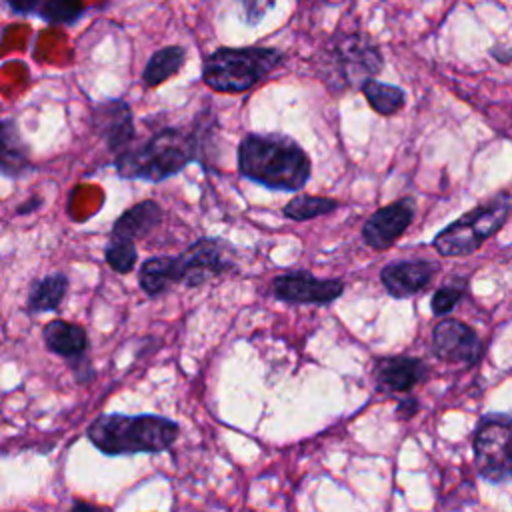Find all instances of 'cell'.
Wrapping results in <instances>:
<instances>
[{"mask_svg":"<svg viewBox=\"0 0 512 512\" xmlns=\"http://www.w3.org/2000/svg\"><path fill=\"white\" fill-rule=\"evenodd\" d=\"M466 294V280L464 278H458V280H452L448 284H444L442 288H438L430 300V308H432V314L434 316H446L450 314L456 304L464 298Z\"/></svg>","mask_w":512,"mask_h":512,"instance_id":"24","label":"cell"},{"mask_svg":"<svg viewBox=\"0 0 512 512\" xmlns=\"http://www.w3.org/2000/svg\"><path fill=\"white\" fill-rule=\"evenodd\" d=\"M418 410H420V404H418V400H416L414 396H406V398H400V400H398V406H396L398 416H402V418H412Z\"/></svg>","mask_w":512,"mask_h":512,"instance_id":"26","label":"cell"},{"mask_svg":"<svg viewBox=\"0 0 512 512\" xmlns=\"http://www.w3.org/2000/svg\"><path fill=\"white\" fill-rule=\"evenodd\" d=\"M360 88H362L368 104L378 114H384V116L396 114L406 104V94L398 86H392V84L368 78Z\"/></svg>","mask_w":512,"mask_h":512,"instance_id":"20","label":"cell"},{"mask_svg":"<svg viewBox=\"0 0 512 512\" xmlns=\"http://www.w3.org/2000/svg\"><path fill=\"white\" fill-rule=\"evenodd\" d=\"M280 62L282 52L276 48H218L206 56L202 80L216 92H246L264 80Z\"/></svg>","mask_w":512,"mask_h":512,"instance_id":"5","label":"cell"},{"mask_svg":"<svg viewBox=\"0 0 512 512\" xmlns=\"http://www.w3.org/2000/svg\"><path fill=\"white\" fill-rule=\"evenodd\" d=\"M438 272L436 262L402 260L382 268L380 282L392 298H408L430 286Z\"/></svg>","mask_w":512,"mask_h":512,"instance_id":"12","label":"cell"},{"mask_svg":"<svg viewBox=\"0 0 512 512\" xmlns=\"http://www.w3.org/2000/svg\"><path fill=\"white\" fill-rule=\"evenodd\" d=\"M482 344L472 326L462 320L446 318L432 328V352L436 358L452 364H474Z\"/></svg>","mask_w":512,"mask_h":512,"instance_id":"10","label":"cell"},{"mask_svg":"<svg viewBox=\"0 0 512 512\" xmlns=\"http://www.w3.org/2000/svg\"><path fill=\"white\" fill-rule=\"evenodd\" d=\"M68 290V276L62 272L48 274L30 286L26 308L30 314L54 312L60 308Z\"/></svg>","mask_w":512,"mask_h":512,"instance_id":"18","label":"cell"},{"mask_svg":"<svg viewBox=\"0 0 512 512\" xmlns=\"http://www.w3.org/2000/svg\"><path fill=\"white\" fill-rule=\"evenodd\" d=\"M42 338L52 354L66 360H80L88 348L86 330L80 324L66 320H52L42 328Z\"/></svg>","mask_w":512,"mask_h":512,"instance_id":"15","label":"cell"},{"mask_svg":"<svg viewBox=\"0 0 512 512\" xmlns=\"http://www.w3.org/2000/svg\"><path fill=\"white\" fill-rule=\"evenodd\" d=\"M4 2L16 14H30V12L38 10V6L42 4V0H4Z\"/></svg>","mask_w":512,"mask_h":512,"instance_id":"27","label":"cell"},{"mask_svg":"<svg viewBox=\"0 0 512 512\" xmlns=\"http://www.w3.org/2000/svg\"><path fill=\"white\" fill-rule=\"evenodd\" d=\"M186 60V50L182 46H164L156 50L142 72V80L146 86H158L174 76Z\"/></svg>","mask_w":512,"mask_h":512,"instance_id":"19","label":"cell"},{"mask_svg":"<svg viewBox=\"0 0 512 512\" xmlns=\"http://www.w3.org/2000/svg\"><path fill=\"white\" fill-rule=\"evenodd\" d=\"M338 208V200L328 196H308V194H296L292 200L284 206V216L294 222H306L312 218H318L322 214H328Z\"/></svg>","mask_w":512,"mask_h":512,"instance_id":"21","label":"cell"},{"mask_svg":"<svg viewBox=\"0 0 512 512\" xmlns=\"http://www.w3.org/2000/svg\"><path fill=\"white\" fill-rule=\"evenodd\" d=\"M198 146L194 132L162 128L142 146L120 152L114 166L122 178L160 182L182 172L198 156Z\"/></svg>","mask_w":512,"mask_h":512,"instance_id":"4","label":"cell"},{"mask_svg":"<svg viewBox=\"0 0 512 512\" xmlns=\"http://www.w3.org/2000/svg\"><path fill=\"white\" fill-rule=\"evenodd\" d=\"M382 70V54L368 38L344 36L326 46L320 58V74L332 90L362 86Z\"/></svg>","mask_w":512,"mask_h":512,"instance_id":"7","label":"cell"},{"mask_svg":"<svg viewBox=\"0 0 512 512\" xmlns=\"http://www.w3.org/2000/svg\"><path fill=\"white\" fill-rule=\"evenodd\" d=\"M40 204H42V198H30V200H26L24 204H20V206L16 208V214H28V212L36 210Z\"/></svg>","mask_w":512,"mask_h":512,"instance_id":"28","label":"cell"},{"mask_svg":"<svg viewBox=\"0 0 512 512\" xmlns=\"http://www.w3.org/2000/svg\"><path fill=\"white\" fill-rule=\"evenodd\" d=\"M32 168L30 148L24 142L14 118L0 120V172L6 176H22Z\"/></svg>","mask_w":512,"mask_h":512,"instance_id":"16","label":"cell"},{"mask_svg":"<svg viewBox=\"0 0 512 512\" xmlns=\"http://www.w3.org/2000/svg\"><path fill=\"white\" fill-rule=\"evenodd\" d=\"M474 464L488 482L512 478V412L484 414L472 436Z\"/></svg>","mask_w":512,"mask_h":512,"instance_id":"8","label":"cell"},{"mask_svg":"<svg viewBox=\"0 0 512 512\" xmlns=\"http://www.w3.org/2000/svg\"><path fill=\"white\" fill-rule=\"evenodd\" d=\"M104 258H106V264H108L114 272H118V274L130 272V270L134 268V264H136V258H138L134 240L112 238V236H110V242H108V246H106Z\"/></svg>","mask_w":512,"mask_h":512,"instance_id":"22","label":"cell"},{"mask_svg":"<svg viewBox=\"0 0 512 512\" xmlns=\"http://www.w3.org/2000/svg\"><path fill=\"white\" fill-rule=\"evenodd\" d=\"M508 214L510 198L506 194H498L440 230L434 236L432 246L442 256H468L504 226Z\"/></svg>","mask_w":512,"mask_h":512,"instance_id":"6","label":"cell"},{"mask_svg":"<svg viewBox=\"0 0 512 512\" xmlns=\"http://www.w3.org/2000/svg\"><path fill=\"white\" fill-rule=\"evenodd\" d=\"M344 292L338 278H316L304 270L280 274L272 280V294L288 304H330Z\"/></svg>","mask_w":512,"mask_h":512,"instance_id":"9","label":"cell"},{"mask_svg":"<svg viewBox=\"0 0 512 512\" xmlns=\"http://www.w3.org/2000/svg\"><path fill=\"white\" fill-rule=\"evenodd\" d=\"M180 426L158 414H102L86 430L88 440L108 456L164 452L178 438Z\"/></svg>","mask_w":512,"mask_h":512,"instance_id":"3","label":"cell"},{"mask_svg":"<svg viewBox=\"0 0 512 512\" xmlns=\"http://www.w3.org/2000/svg\"><path fill=\"white\" fill-rule=\"evenodd\" d=\"M162 220V208L154 200H144L128 208L112 226V238L136 240L146 236Z\"/></svg>","mask_w":512,"mask_h":512,"instance_id":"17","label":"cell"},{"mask_svg":"<svg viewBox=\"0 0 512 512\" xmlns=\"http://www.w3.org/2000/svg\"><path fill=\"white\" fill-rule=\"evenodd\" d=\"M92 128L110 150L128 146L134 138L132 110L124 100H104L92 110Z\"/></svg>","mask_w":512,"mask_h":512,"instance_id":"14","label":"cell"},{"mask_svg":"<svg viewBox=\"0 0 512 512\" xmlns=\"http://www.w3.org/2000/svg\"><path fill=\"white\" fill-rule=\"evenodd\" d=\"M416 204L412 198H400L376 210L362 226L364 242L374 250L390 248L412 224Z\"/></svg>","mask_w":512,"mask_h":512,"instance_id":"11","label":"cell"},{"mask_svg":"<svg viewBox=\"0 0 512 512\" xmlns=\"http://www.w3.org/2000/svg\"><path fill=\"white\" fill-rule=\"evenodd\" d=\"M86 10L84 0H44L40 16L50 24H72Z\"/></svg>","mask_w":512,"mask_h":512,"instance_id":"23","label":"cell"},{"mask_svg":"<svg viewBox=\"0 0 512 512\" xmlns=\"http://www.w3.org/2000/svg\"><path fill=\"white\" fill-rule=\"evenodd\" d=\"M238 170L270 190L298 192L306 186L312 164L302 146L282 134H246L238 146Z\"/></svg>","mask_w":512,"mask_h":512,"instance_id":"1","label":"cell"},{"mask_svg":"<svg viewBox=\"0 0 512 512\" xmlns=\"http://www.w3.org/2000/svg\"><path fill=\"white\" fill-rule=\"evenodd\" d=\"M374 382L380 392H408L428 374V366L414 356H382L374 360Z\"/></svg>","mask_w":512,"mask_h":512,"instance_id":"13","label":"cell"},{"mask_svg":"<svg viewBox=\"0 0 512 512\" xmlns=\"http://www.w3.org/2000/svg\"><path fill=\"white\" fill-rule=\"evenodd\" d=\"M240 2H242L244 12H246V20L250 24H256L270 10V6L274 4V0H240Z\"/></svg>","mask_w":512,"mask_h":512,"instance_id":"25","label":"cell"},{"mask_svg":"<svg viewBox=\"0 0 512 512\" xmlns=\"http://www.w3.org/2000/svg\"><path fill=\"white\" fill-rule=\"evenodd\" d=\"M232 268V246L220 238H200L178 256L148 258L138 282L148 296H160L174 284L196 288Z\"/></svg>","mask_w":512,"mask_h":512,"instance_id":"2","label":"cell"}]
</instances>
